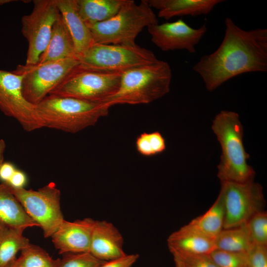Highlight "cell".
Listing matches in <instances>:
<instances>
[{"label":"cell","mask_w":267,"mask_h":267,"mask_svg":"<svg viewBox=\"0 0 267 267\" xmlns=\"http://www.w3.org/2000/svg\"><path fill=\"white\" fill-rule=\"evenodd\" d=\"M224 24L219 47L201 57L193 67L210 91L239 75L267 71V29L245 30L229 17Z\"/></svg>","instance_id":"6da1fadb"},{"label":"cell","mask_w":267,"mask_h":267,"mask_svg":"<svg viewBox=\"0 0 267 267\" xmlns=\"http://www.w3.org/2000/svg\"><path fill=\"white\" fill-rule=\"evenodd\" d=\"M212 129L222 149L218 166L221 182L246 183L254 180L255 172L247 160L249 155L243 143V127L237 113L222 110L215 117Z\"/></svg>","instance_id":"7a4b0ae2"},{"label":"cell","mask_w":267,"mask_h":267,"mask_svg":"<svg viewBox=\"0 0 267 267\" xmlns=\"http://www.w3.org/2000/svg\"><path fill=\"white\" fill-rule=\"evenodd\" d=\"M171 79L170 66L163 60L132 68L121 74L117 91L103 102L110 107L149 103L169 92Z\"/></svg>","instance_id":"3957f363"},{"label":"cell","mask_w":267,"mask_h":267,"mask_svg":"<svg viewBox=\"0 0 267 267\" xmlns=\"http://www.w3.org/2000/svg\"><path fill=\"white\" fill-rule=\"evenodd\" d=\"M36 107L44 128L76 134L107 116L110 107L103 102L49 95Z\"/></svg>","instance_id":"277c9868"},{"label":"cell","mask_w":267,"mask_h":267,"mask_svg":"<svg viewBox=\"0 0 267 267\" xmlns=\"http://www.w3.org/2000/svg\"><path fill=\"white\" fill-rule=\"evenodd\" d=\"M158 23L147 0L137 4L126 0L111 18L89 26L94 44L134 45L137 35L145 27Z\"/></svg>","instance_id":"5b68a950"},{"label":"cell","mask_w":267,"mask_h":267,"mask_svg":"<svg viewBox=\"0 0 267 267\" xmlns=\"http://www.w3.org/2000/svg\"><path fill=\"white\" fill-rule=\"evenodd\" d=\"M80 68L105 73H122L158 59L151 50L134 45L93 44L79 57Z\"/></svg>","instance_id":"8992f818"},{"label":"cell","mask_w":267,"mask_h":267,"mask_svg":"<svg viewBox=\"0 0 267 267\" xmlns=\"http://www.w3.org/2000/svg\"><path fill=\"white\" fill-rule=\"evenodd\" d=\"M78 58L42 64L18 65L13 72L23 76L25 98L36 105L48 96L79 65Z\"/></svg>","instance_id":"52a82bcc"},{"label":"cell","mask_w":267,"mask_h":267,"mask_svg":"<svg viewBox=\"0 0 267 267\" xmlns=\"http://www.w3.org/2000/svg\"><path fill=\"white\" fill-rule=\"evenodd\" d=\"M121 76V73L85 70L78 66L49 95L103 102L117 91Z\"/></svg>","instance_id":"ba28073f"},{"label":"cell","mask_w":267,"mask_h":267,"mask_svg":"<svg viewBox=\"0 0 267 267\" xmlns=\"http://www.w3.org/2000/svg\"><path fill=\"white\" fill-rule=\"evenodd\" d=\"M220 193L224 207L223 228L246 223L253 216L265 211L262 187L254 180L246 183L221 182Z\"/></svg>","instance_id":"9c48e42d"},{"label":"cell","mask_w":267,"mask_h":267,"mask_svg":"<svg viewBox=\"0 0 267 267\" xmlns=\"http://www.w3.org/2000/svg\"><path fill=\"white\" fill-rule=\"evenodd\" d=\"M10 187L28 215L42 228L44 236L51 237L64 221L60 191L55 183H49L37 190Z\"/></svg>","instance_id":"30bf717a"},{"label":"cell","mask_w":267,"mask_h":267,"mask_svg":"<svg viewBox=\"0 0 267 267\" xmlns=\"http://www.w3.org/2000/svg\"><path fill=\"white\" fill-rule=\"evenodd\" d=\"M33 2L32 12L21 18V33L28 44L25 64L29 65L38 62L60 14L56 0H34Z\"/></svg>","instance_id":"8fae6325"},{"label":"cell","mask_w":267,"mask_h":267,"mask_svg":"<svg viewBox=\"0 0 267 267\" xmlns=\"http://www.w3.org/2000/svg\"><path fill=\"white\" fill-rule=\"evenodd\" d=\"M22 79L21 75L0 69V111L30 132L44 127L36 105L23 95Z\"/></svg>","instance_id":"7c38bea8"},{"label":"cell","mask_w":267,"mask_h":267,"mask_svg":"<svg viewBox=\"0 0 267 267\" xmlns=\"http://www.w3.org/2000/svg\"><path fill=\"white\" fill-rule=\"evenodd\" d=\"M147 28L152 43L162 50H186L190 53L195 52V46L207 31L205 24L195 29L182 19L152 25Z\"/></svg>","instance_id":"4fadbf2b"},{"label":"cell","mask_w":267,"mask_h":267,"mask_svg":"<svg viewBox=\"0 0 267 267\" xmlns=\"http://www.w3.org/2000/svg\"><path fill=\"white\" fill-rule=\"evenodd\" d=\"M94 221L90 218L73 222L64 220L51 236L59 253L89 252Z\"/></svg>","instance_id":"5bb4252c"},{"label":"cell","mask_w":267,"mask_h":267,"mask_svg":"<svg viewBox=\"0 0 267 267\" xmlns=\"http://www.w3.org/2000/svg\"><path fill=\"white\" fill-rule=\"evenodd\" d=\"M123 237L118 228L106 221H95L89 252L96 258L108 261L126 255Z\"/></svg>","instance_id":"9a60e30c"},{"label":"cell","mask_w":267,"mask_h":267,"mask_svg":"<svg viewBox=\"0 0 267 267\" xmlns=\"http://www.w3.org/2000/svg\"><path fill=\"white\" fill-rule=\"evenodd\" d=\"M56 4L79 58L94 44L90 29L80 15L76 0H56Z\"/></svg>","instance_id":"2e32d148"},{"label":"cell","mask_w":267,"mask_h":267,"mask_svg":"<svg viewBox=\"0 0 267 267\" xmlns=\"http://www.w3.org/2000/svg\"><path fill=\"white\" fill-rule=\"evenodd\" d=\"M167 245L172 254L184 253L210 255L216 249L215 239L200 233L187 224L169 235Z\"/></svg>","instance_id":"e0dca14e"},{"label":"cell","mask_w":267,"mask_h":267,"mask_svg":"<svg viewBox=\"0 0 267 267\" xmlns=\"http://www.w3.org/2000/svg\"><path fill=\"white\" fill-rule=\"evenodd\" d=\"M151 7L158 10V17L169 20L174 17L196 16L209 13L222 0H148Z\"/></svg>","instance_id":"ac0fdd59"},{"label":"cell","mask_w":267,"mask_h":267,"mask_svg":"<svg viewBox=\"0 0 267 267\" xmlns=\"http://www.w3.org/2000/svg\"><path fill=\"white\" fill-rule=\"evenodd\" d=\"M68 58H78L71 35L60 13L54 22L50 40L38 63L42 64Z\"/></svg>","instance_id":"d6986e66"},{"label":"cell","mask_w":267,"mask_h":267,"mask_svg":"<svg viewBox=\"0 0 267 267\" xmlns=\"http://www.w3.org/2000/svg\"><path fill=\"white\" fill-rule=\"evenodd\" d=\"M0 221L23 230L29 227L38 226L13 194L10 186L3 182L0 184Z\"/></svg>","instance_id":"ffe728a7"},{"label":"cell","mask_w":267,"mask_h":267,"mask_svg":"<svg viewBox=\"0 0 267 267\" xmlns=\"http://www.w3.org/2000/svg\"><path fill=\"white\" fill-rule=\"evenodd\" d=\"M126 0H76L82 18L89 27L114 16Z\"/></svg>","instance_id":"44dd1931"},{"label":"cell","mask_w":267,"mask_h":267,"mask_svg":"<svg viewBox=\"0 0 267 267\" xmlns=\"http://www.w3.org/2000/svg\"><path fill=\"white\" fill-rule=\"evenodd\" d=\"M24 230L0 221V267H11L18 252L30 243L23 235Z\"/></svg>","instance_id":"7402d4cb"},{"label":"cell","mask_w":267,"mask_h":267,"mask_svg":"<svg viewBox=\"0 0 267 267\" xmlns=\"http://www.w3.org/2000/svg\"><path fill=\"white\" fill-rule=\"evenodd\" d=\"M224 207L223 198L219 193L217 199L204 214L193 219L187 225L190 228L213 239L223 229Z\"/></svg>","instance_id":"603a6c76"},{"label":"cell","mask_w":267,"mask_h":267,"mask_svg":"<svg viewBox=\"0 0 267 267\" xmlns=\"http://www.w3.org/2000/svg\"><path fill=\"white\" fill-rule=\"evenodd\" d=\"M217 249L247 253L253 246L249 229L246 223L223 228L215 240Z\"/></svg>","instance_id":"cb8c5ba5"},{"label":"cell","mask_w":267,"mask_h":267,"mask_svg":"<svg viewBox=\"0 0 267 267\" xmlns=\"http://www.w3.org/2000/svg\"><path fill=\"white\" fill-rule=\"evenodd\" d=\"M11 267H57L59 259L53 260L39 246L31 243L22 249Z\"/></svg>","instance_id":"d4e9b609"},{"label":"cell","mask_w":267,"mask_h":267,"mask_svg":"<svg viewBox=\"0 0 267 267\" xmlns=\"http://www.w3.org/2000/svg\"><path fill=\"white\" fill-rule=\"evenodd\" d=\"M135 147L141 155L151 157L164 151L166 144L164 137L159 132H144L136 137Z\"/></svg>","instance_id":"484cf974"},{"label":"cell","mask_w":267,"mask_h":267,"mask_svg":"<svg viewBox=\"0 0 267 267\" xmlns=\"http://www.w3.org/2000/svg\"><path fill=\"white\" fill-rule=\"evenodd\" d=\"M218 267H247V253L216 249L210 254Z\"/></svg>","instance_id":"4316f807"},{"label":"cell","mask_w":267,"mask_h":267,"mask_svg":"<svg viewBox=\"0 0 267 267\" xmlns=\"http://www.w3.org/2000/svg\"><path fill=\"white\" fill-rule=\"evenodd\" d=\"M254 244L267 246V214L265 211L253 216L247 222Z\"/></svg>","instance_id":"83f0119b"},{"label":"cell","mask_w":267,"mask_h":267,"mask_svg":"<svg viewBox=\"0 0 267 267\" xmlns=\"http://www.w3.org/2000/svg\"><path fill=\"white\" fill-rule=\"evenodd\" d=\"M63 255L57 267H99L105 262L96 258L89 252Z\"/></svg>","instance_id":"f1b7e54d"},{"label":"cell","mask_w":267,"mask_h":267,"mask_svg":"<svg viewBox=\"0 0 267 267\" xmlns=\"http://www.w3.org/2000/svg\"><path fill=\"white\" fill-rule=\"evenodd\" d=\"M176 267H218L210 255L174 253Z\"/></svg>","instance_id":"f546056e"},{"label":"cell","mask_w":267,"mask_h":267,"mask_svg":"<svg viewBox=\"0 0 267 267\" xmlns=\"http://www.w3.org/2000/svg\"><path fill=\"white\" fill-rule=\"evenodd\" d=\"M247 257L248 267H267V246L254 244Z\"/></svg>","instance_id":"4dcf8cb0"},{"label":"cell","mask_w":267,"mask_h":267,"mask_svg":"<svg viewBox=\"0 0 267 267\" xmlns=\"http://www.w3.org/2000/svg\"><path fill=\"white\" fill-rule=\"evenodd\" d=\"M138 258L137 254H126L117 259L105 261L99 267H131Z\"/></svg>","instance_id":"1f68e13d"},{"label":"cell","mask_w":267,"mask_h":267,"mask_svg":"<svg viewBox=\"0 0 267 267\" xmlns=\"http://www.w3.org/2000/svg\"><path fill=\"white\" fill-rule=\"evenodd\" d=\"M27 181V178L26 174L23 172L16 169L7 184L12 188H24Z\"/></svg>","instance_id":"d6a6232c"},{"label":"cell","mask_w":267,"mask_h":267,"mask_svg":"<svg viewBox=\"0 0 267 267\" xmlns=\"http://www.w3.org/2000/svg\"><path fill=\"white\" fill-rule=\"evenodd\" d=\"M16 169L9 162H3L0 166V179L3 183H8Z\"/></svg>","instance_id":"836d02e7"},{"label":"cell","mask_w":267,"mask_h":267,"mask_svg":"<svg viewBox=\"0 0 267 267\" xmlns=\"http://www.w3.org/2000/svg\"><path fill=\"white\" fill-rule=\"evenodd\" d=\"M6 144L2 139H0V166L3 162L4 154L5 150Z\"/></svg>","instance_id":"e575fe53"},{"label":"cell","mask_w":267,"mask_h":267,"mask_svg":"<svg viewBox=\"0 0 267 267\" xmlns=\"http://www.w3.org/2000/svg\"><path fill=\"white\" fill-rule=\"evenodd\" d=\"M12 1H14L13 0H0V5L4 4L7 3H9Z\"/></svg>","instance_id":"d590c367"},{"label":"cell","mask_w":267,"mask_h":267,"mask_svg":"<svg viewBox=\"0 0 267 267\" xmlns=\"http://www.w3.org/2000/svg\"><path fill=\"white\" fill-rule=\"evenodd\" d=\"M247 267H248V266Z\"/></svg>","instance_id":"8d00e7d4"}]
</instances>
